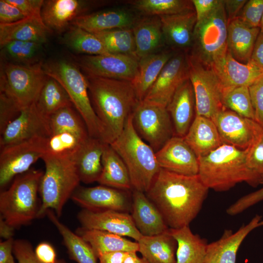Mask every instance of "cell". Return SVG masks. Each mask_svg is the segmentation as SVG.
<instances>
[{"instance_id": "58", "label": "cell", "mask_w": 263, "mask_h": 263, "mask_svg": "<svg viewBox=\"0 0 263 263\" xmlns=\"http://www.w3.org/2000/svg\"><path fill=\"white\" fill-rule=\"evenodd\" d=\"M13 238L5 240L0 243V263H16L13 253Z\"/></svg>"}, {"instance_id": "13", "label": "cell", "mask_w": 263, "mask_h": 263, "mask_svg": "<svg viewBox=\"0 0 263 263\" xmlns=\"http://www.w3.org/2000/svg\"><path fill=\"white\" fill-rule=\"evenodd\" d=\"M77 66L86 76L132 82L138 70V60L122 54L84 55L77 58Z\"/></svg>"}, {"instance_id": "20", "label": "cell", "mask_w": 263, "mask_h": 263, "mask_svg": "<svg viewBox=\"0 0 263 263\" xmlns=\"http://www.w3.org/2000/svg\"><path fill=\"white\" fill-rule=\"evenodd\" d=\"M224 90L240 86L249 87L263 77V69L251 61L242 63L230 52L214 61L210 66Z\"/></svg>"}, {"instance_id": "35", "label": "cell", "mask_w": 263, "mask_h": 263, "mask_svg": "<svg viewBox=\"0 0 263 263\" xmlns=\"http://www.w3.org/2000/svg\"><path fill=\"white\" fill-rule=\"evenodd\" d=\"M169 231L177 244L176 263H204L208 244L205 239L194 234L189 226Z\"/></svg>"}, {"instance_id": "39", "label": "cell", "mask_w": 263, "mask_h": 263, "mask_svg": "<svg viewBox=\"0 0 263 263\" xmlns=\"http://www.w3.org/2000/svg\"><path fill=\"white\" fill-rule=\"evenodd\" d=\"M64 44L72 51L85 55L109 54L96 36L80 27L71 25L63 37Z\"/></svg>"}, {"instance_id": "34", "label": "cell", "mask_w": 263, "mask_h": 263, "mask_svg": "<svg viewBox=\"0 0 263 263\" xmlns=\"http://www.w3.org/2000/svg\"><path fill=\"white\" fill-rule=\"evenodd\" d=\"M76 233L91 245L97 259L100 255L109 252L138 251L137 242L117 234L82 227L77 229Z\"/></svg>"}, {"instance_id": "18", "label": "cell", "mask_w": 263, "mask_h": 263, "mask_svg": "<svg viewBox=\"0 0 263 263\" xmlns=\"http://www.w3.org/2000/svg\"><path fill=\"white\" fill-rule=\"evenodd\" d=\"M126 191L103 185L78 187L71 198L85 209L127 212L132 209V203Z\"/></svg>"}, {"instance_id": "17", "label": "cell", "mask_w": 263, "mask_h": 263, "mask_svg": "<svg viewBox=\"0 0 263 263\" xmlns=\"http://www.w3.org/2000/svg\"><path fill=\"white\" fill-rule=\"evenodd\" d=\"M77 218L81 227L105 231L138 241L142 235L136 228L131 215L113 210H92L83 208Z\"/></svg>"}, {"instance_id": "42", "label": "cell", "mask_w": 263, "mask_h": 263, "mask_svg": "<svg viewBox=\"0 0 263 263\" xmlns=\"http://www.w3.org/2000/svg\"><path fill=\"white\" fill-rule=\"evenodd\" d=\"M94 34L109 53L135 57V45L132 28H118Z\"/></svg>"}, {"instance_id": "8", "label": "cell", "mask_w": 263, "mask_h": 263, "mask_svg": "<svg viewBox=\"0 0 263 263\" xmlns=\"http://www.w3.org/2000/svg\"><path fill=\"white\" fill-rule=\"evenodd\" d=\"M227 20L224 1L208 16L197 21L191 48L188 54L211 66L227 52Z\"/></svg>"}, {"instance_id": "31", "label": "cell", "mask_w": 263, "mask_h": 263, "mask_svg": "<svg viewBox=\"0 0 263 263\" xmlns=\"http://www.w3.org/2000/svg\"><path fill=\"white\" fill-rule=\"evenodd\" d=\"M260 28L251 27L238 18L227 23V49L232 56L242 63L250 60Z\"/></svg>"}, {"instance_id": "32", "label": "cell", "mask_w": 263, "mask_h": 263, "mask_svg": "<svg viewBox=\"0 0 263 263\" xmlns=\"http://www.w3.org/2000/svg\"><path fill=\"white\" fill-rule=\"evenodd\" d=\"M175 51H160L138 61L137 76L132 82L138 98L142 101Z\"/></svg>"}, {"instance_id": "21", "label": "cell", "mask_w": 263, "mask_h": 263, "mask_svg": "<svg viewBox=\"0 0 263 263\" xmlns=\"http://www.w3.org/2000/svg\"><path fill=\"white\" fill-rule=\"evenodd\" d=\"M262 226L263 218L257 214L235 232L225 229L219 240L207 244L204 263H236L237 252L244 240L251 232Z\"/></svg>"}, {"instance_id": "61", "label": "cell", "mask_w": 263, "mask_h": 263, "mask_svg": "<svg viewBox=\"0 0 263 263\" xmlns=\"http://www.w3.org/2000/svg\"><path fill=\"white\" fill-rule=\"evenodd\" d=\"M123 263H148L143 258H139L136 252H129Z\"/></svg>"}, {"instance_id": "11", "label": "cell", "mask_w": 263, "mask_h": 263, "mask_svg": "<svg viewBox=\"0 0 263 263\" xmlns=\"http://www.w3.org/2000/svg\"><path fill=\"white\" fill-rule=\"evenodd\" d=\"M189 78L195 99V115L212 118L224 109L222 88L211 67L204 65L188 53Z\"/></svg>"}, {"instance_id": "56", "label": "cell", "mask_w": 263, "mask_h": 263, "mask_svg": "<svg viewBox=\"0 0 263 263\" xmlns=\"http://www.w3.org/2000/svg\"><path fill=\"white\" fill-rule=\"evenodd\" d=\"M227 23L237 18L247 0H223Z\"/></svg>"}, {"instance_id": "48", "label": "cell", "mask_w": 263, "mask_h": 263, "mask_svg": "<svg viewBox=\"0 0 263 263\" xmlns=\"http://www.w3.org/2000/svg\"><path fill=\"white\" fill-rule=\"evenodd\" d=\"M21 110L14 100L3 92L0 93V133L19 114Z\"/></svg>"}, {"instance_id": "49", "label": "cell", "mask_w": 263, "mask_h": 263, "mask_svg": "<svg viewBox=\"0 0 263 263\" xmlns=\"http://www.w3.org/2000/svg\"><path fill=\"white\" fill-rule=\"evenodd\" d=\"M262 201H263V187L242 196L230 205L226 209V211L229 215H236Z\"/></svg>"}, {"instance_id": "52", "label": "cell", "mask_w": 263, "mask_h": 263, "mask_svg": "<svg viewBox=\"0 0 263 263\" xmlns=\"http://www.w3.org/2000/svg\"><path fill=\"white\" fill-rule=\"evenodd\" d=\"M17 7L26 17H41V12L44 0H6Z\"/></svg>"}, {"instance_id": "55", "label": "cell", "mask_w": 263, "mask_h": 263, "mask_svg": "<svg viewBox=\"0 0 263 263\" xmlns=\"http://www.w3.org/2000/svg\"><path fill=\"white\" fill-rule=\"evenodd\" d=\"M35 253L38 260L42 263H58L56 251L52 245L48 243L42 242L38 244Z\"/></svg>"}, {"instance_id": "60", "label": "cell", "mask_w": 263, "mask_h": 263, "mask_svg": "<svg viewBox=\"0 0 263 263\" xmlns=\"http://www.w3.org/2000/svg\"><path fill=\"white\" fill-rule=\"evenodd\" d=\"M15 227L8 224L0 216V236L5 240L13 238Z\"/></svg>"}, {"instance_id": "40", "label": "cell", "mask_w": 263, "mask_h": 263, "mask_svg": "<svg viewBox=\"0 0 263 263\" xmlns=\"http://www.w3.org/2000/svg\"><path fill=\"white\" fill-rule=\"evenodd\" d=\"M73 107H64L49 117L51 135L69 132L75 134L83 141L89 136L83 120Z\"/></svg>"}, {"instance_id": "38", "label": "cell", "mask_w": 263, "mask_h": 263, "mask_svg": "<svg viewBox=\"0 0 263 263\" xmlns=\"http://www.w3.org/2000/svg\"><path fill=\"white\" fill-rule=\"evenodd\" d=\"M35 104L38 111L48 117L62 108L73 106L69 94L63 86L49 76Z\"/></svg>"}, {"instance_id": "19", "label": "cell", "mask_w": 263, "mask_h": 263, "mask_svg": "<svg viewBox=\"0 0 263 263\" xmlns=\"http://www.w3.org/2000/svg\"><path fill=\"white\" fill-rule=\"evenodd\" d=\"M155 155L161 169L185 175L198 174V158L183 137L173 136Z\"/></svg>"}, {"instance_id": "9", "label": "cell", "mask_w": 263, "mask_h": 263, "mask_svg": "<svg viewBox=\"0 0 263 263\" xmlns=\"http://www.w3.org/2000/svg\"><path fill=\"white\" fill-rule=\"evenodd\" d=\"M1 70L0 92L11 97L21 110L36 102L48 77L41 61L29 65L8 62Z\"/></svg>"}, {"instance_id": "7", "label": "cell", "mask_w": 263, "mask_h": 263, "mask_svg": "<svg viewBox=\"0 0 263 263\" xmlns=\"http://www.w3.org/2000/svg\"><path fill=\"white\" fill-rule=\"evenodd\" d=\"M43 171L30 169L17 176L6 190L0 194V216L17 227L37 218L40 208L38 192Z\"/></svg>"}, {"instance_id": "27", "label": "cell", "mask_w": 263, "mask_h": 263, "mask_svg": "<svg viewBox=\"0 0 263 263\" xmlns=\"http://www.w3.org/2000/svg\"><path fill=\"white\" fill-rule=\"evenodd\" d=\"M137 20L130 11L110 10L82 15L76 18L71 25L95 34L114 29L132 28Z\"/></svg>"}, {"instance_id": "1", "label": "cell", "mask_w": 263, "mask_h": 263, "mask_svg": "<svg viewBox=\"0 0 263 263\" xmlns=\"http://www.w3.org/2000/svg\"><path fill=\"white\" fill-rule=\"evenodd\" d=\"M209 188L198 175L189 176L160 169L145 193L169 228L189 226L199 213Z\"/></svg>"}, {"instance_id": "44", "label": "cell", "mask_w": 263, "mask_h": 263, "mask_svg": "<svg viewBox=\"0 0 263 263\" xmlns=\"http://www.w3.org/2000/svg\"><path fill=\"white\" fill-rule=\"evenodd\" d=\"M42 43L16 40L8 42L2 48L6 54L16 61L25 65L37 63L35 59L40 51Z\"/></svg>"}, {"instance_id": "3", "label": "cell", "mask_w": 263, "mask_h": 263, "mask_svg": "<svg viewBox=\"0 0 263 263\" xmlns=\"http://www.w3.org/2000/svg\"><path fill=\"white\" fill-rule=\"evenodd\" d=\"M248 150L223 144L198 158V176L206 186L216 191L228 190L242 182L257 187L247 165Z\"/></svg>"}, {"instance_id": "33", "label": "cell", "mask_w": 263, "mask_h": 263, "mask_svg": "<svg viewBox=\"0 0 263 263\" xmlns=\"http://www.w3.org/2000/svg\"><path fill=\"white\" fill-rule=\"evenodd\" d=\"M169 230L154 236L142 235L137 241L138 252L148 263H176L177 244Z\"/></svg>"}, {"instance_id": "22", "label": "cell", "mask_w": 263, "mask_h": 263, "mask_svg": "<svg viewBox=\"0 0 263 263\" xmlns=\"http://www.w3.org/2000/svg\"><path fill=\"white\" fill-rule=\"evenodd\" d=\"M159 18L165 44L174 51L188 53L192 45L197 23L194 10Z\"/></svg>"}, {"instance_id": "4", "label": "cell", "mask_w": 263, "mask_h": 263, "mask_svg": "<svg viewBox=\"0 0 263 263\" xmlns=\"http://www.w3.org/2000/svg\"><path fill=\"white\" fill-rule=\"evenodd\" d=\"M42 159L45 170L40 182L41 201L37 218L43 216L48 210H53L59 217L81 181L71 154L46 153Z\"/></svg>"}, {"instance_id": "10", "label": "cell", "mask_w": 263, "mask_h": 263, "mask_svg": "<svg viewBox=\"0 0 263 263\" xmlns=\"http://www.w3.org/2000/svg\"><path fill=\"white\" fill-rule=\"evenodd\" d=\"M132 122L137 134L155 152L174 136L171 119L164 106L140 101L132 114Z\"/></svg>"}, {"instance_id": "54", "label": "cell", "mask_w": 263, "mask_h": 263, "mask_svg": "<svg viewBox=\"0 0 263 263\" xmlns=\"http://www.w3.org/2000/svg\"><path fill=\"white\" fill-rule=\"evenodd\" d=\"M221 1L222 0H192L197 21L210 15Z\"/></svg>"}, {"instance_id": "41", "label": "cell", "mask_w": 263, "mask_h": 263, "mask_svg": "<svg viewBox=\"0 0 263 263\" xmlns=\"http://www.w3.org/2000/svg\"><path fill=\"white\" fill-rule=\"evenodd\" d=\"M146 16H162L194 10L192 0H135L129 2Z\"/></svg>"}, {"instance_id": "51", "label": "cell", "mask_w": 263, "mask_h": 263, "mask_svg": "<svg viewBox=\"0 0 263 263\" xmlns=\"http://www.w3.org/2000/svg\"><path fill=\"white\" fill-rule=\"evenodd\" d=\"M13 254L18 263H42L36 257L31 244L24 240L14 241Z\"/></svg>"}, {"instance_id": "29", "label": "cell", "mask_w": 263, "mask_h": 263, "mask_svg": "<svg viewBox=\"0 0 263 263\" xmlns=\"http://www.w3.org/2000/svg\"><path fill=\"white\" fill-rule=\"evenodd\" d=\"M132 29L135 41V55L138 61L160 51L165 44L158 16H146L137 19Z\"/></svg>"}, {"instance_id": "12", "label": "cell", "mask_w": 263, "mask_h": 263, "mask_svg": "<svg viewBox=\"0 0 263 263\" xmlns=\"http://www.w3.org/2000/svg\"><path fill=\"white\" fill-rule=\"evenodd\" d=\"M47 137L36 136L0 148V187L3 188L13 178L28 170L46 152Z\"/></svg>"}, {"instance_id": "14", "label": "cell", "mask_w": 263, "mask_h": 263, "mask_svg": "<svg viewBox=\"0 0 263 263\" xmlns=\"http://www.w3.org/2000/svg\"><path fill=\"white\" fill-rule=\"evenodd\" d=\"M212 119L223 143L241 150L249 149L263 135V127L256 121L240 115L225 108Z\"/></svg>"}, {"instance_id": "25", "label": "cell", "mask_w": 263, "mask_h": 263, "mask_svg": "<svg viewBox=\"0 0 263 263\" xmlns=\"http://www.w3.org/2000/svg\"><path fill=\"white\" fill-rule=\"evenodd\" d=\"M105 143L89 136L71 154L81 182H97L102 172V158Z\"/></svg>"}, {"instance_id": "57", "label": "cell", "mask_w": 263, "mask_h": 263, "mask_svg": "<svg viewBox=\"0 0 263 263\" xmlns=\"http://www.w3.org/2000/svg\"><path fill=\"white\" fill-rule=\"evenodd\" d=\"M263 69V32L260 30L249 60Z\"/></svg>"}, {"instance_id": "47", "label": "cell", "mask_w": 263, "mask_h": 263, "mask_svg": "<svg viewBox=\"0 0 263 263\" xmlns=\"http://www.w3.org/2000/svg\"><path fill=\"white\" fill-rule=\"evenodd\" d=\"M263 14V0H249L237 18L249 27L260 28Z\"/></svg>"}, {"instance_id": "46", "label": "cell", "mask_w": 263, "mask_h": 263, "mask_svg": "<svg viewBox=\"0 0 263 263\" xmlns=\"http://www.w3.org/2000/svg\"><path fill=\"white\" fill-rule=\"evenodd\" d=\"M246 163L257 186L263 185V135L248 149Z\"/></svg>"}, {"instance_id": "5", "label": "cell", "mask_w": 263, "mask_h": 263, "mask_svg": "<svg viewBox=\"0 0 263 263\" xmlns=\"http://www.w3.org/2000/svg\"><path fill=\"white\" fill-rule=\"evenodd\" d=\"M43 68L47 76L55 79L65 89L83 120L89 136L108 144L106 129L91 101L86 77L79 67L68 60L59 59L43 64Z\"/></svg>"}, {"instance_id": "62", "label": "cell", "mask_w": 263, "mask_h": 263, "mask_svg": "<svg viewBox=\"0 0 263 263\" xmlns=\"http://www.w3.org/2000/svg\"><path fill=\"white\" fill-rule=\"evenodd\" d=\"M260 28V30L263 32V14L261 21Z\"/></svg>"}, {"instance_id": "24", "label": "cell", "mask_w": 263, "mask_h": 263, "mask_svg": "<svg viewBox=\"0 0 263 263\" xmlns=\"http://www.w3.org/2000/svg\"><path fill=\"white\" fill-rule=\"evenodd\" d=\"M166 108L172 122L174 136L184 137L195 116V96L189 78L179 86Z\"/></svg>"}, {"instance_id": "45", "label": "cell", "mask_w": 263, "mask_h": 263, "mask_svg": "<svg viewBox=\"0 0 263 263\" xmlns=\"http://www.w3.org/2000/svg\"><path fill=\"white\" fill-rule=\"evenodd\" d=\"M83 141L69 132L53 134L46 139V153L55 155L72 154Z\"/></svg>"}, {"instance_id": "28", "label": "cell", "mask_w": 263, "mask_h": 263, "mask_svg": "<svg viewBox=\"0 0 263 263\" xmlns=\"http://www.w3.org/2000/svg\"><path fill=\"white\" fill-rule=\"evenodd\" d=\"M183 138L198 158L208 154L224 144L213 120L201 115H195Z\"/></svg>"}, {"instance_id": "15", "label": "cell", "mask_w": 263, "mask_h": 263, "mask_svg": "<svg viewBox=\"0 0 263 263\" xmlns=\"http://www.w3.org/2000/svg\"><path fill=\"white\" fill-rule=\"evenodd\" d=\"M188 78V53L175 51L143 100L167 107L176 90Z\"/></svg>"}, {"instance_id": "26", "label": "cell", "mask_w": 263, "mask_h": 263, "mask_svg": "<svg viewBox=\"0 0 263 263\" xmlns=\"http://www.w3.org/2000/svg\"><path fill=\"white\" fill-rule=\"evenodd\" d=\"M131 210L134 223L143 236L158 235L169 228L160 211L144 192L133 190Z\"/></svg>"}, {"instance_id": "30", "label": "cell", "mask_w": 263, "mask_h": 263, "mask_svg": "<svg viewBox=\"0 0 263 263\" xmlns=\"http://www.w3.org/2000/svg\"><path fill=\"white\" fill-rule=\"evenodd\" d=\"M51 32L41 17H26L15 22L0 24V48L9 42L16 40L43 44Z\"/></svg>"}, {"instance_id": "2", "label": "cell", "mask_w": 263, "mask_h": 263, "mask_svg": "<svg viewBox=\"0 0 263 263\" xmlns=\"http://www.w3.org/2000/svg\"><path fill=\"white\" fill-rule=\"evenodd\" d=\"M85 76L92 105L110 144L122 132L140 101L131 81Z\"/></svg>"}, {"instance_id": "36", "label": "cell", "mask_w": 263, "mask_h": 263, "mask_svg": "<svg viewBox=\"0 0 263 263\" xmlns=\"http://www.w3.org/2000/svg\"><path fill=\"white\" fill-rule=\"evenodd\" d=\"M102 164V170L97 181L101 185L124 190L132 188L127 168L110 144L105 145Z\"/></svg>"}, {"instance_id": "59", "label": "cell", "mask_w": 263, "mask_h": 263, "mask_svg": "<svg viewBox=\"0 0 263 263\" xmlns=\"http://www.w3.org/2000/svg\"><path fill=\"white\" fill-rule=\"evenodd\" d=\"M129 252L115 251L100 255L98 259L99 263H123Z\"/></svg>"}, {"instance_id": "16", "label": "cell", "mask_w": 263, "mask_h": 263, "mask_svg": "<svg viewBox=\"0 0 263 263\" xmlns=\"http://www.w3.org/2000/svg\"><path fill=\"white\" fill-rule=\"evenodd\" d=\"M51 135L49 117L38 109L35 103L22 109L0 134V148L36 136Z\"/></svg>"}, {"instance_id": "23", "label": "cell", "mask_w": 263, "mask_h": 263, "mask_svg": "<svg viewBox=\"0 0 263 263\" xmlns=\"http://www.w3.org/2000/svg\"><path fill=\"white\" fill-rule=\"evenodd\" d=\"M89 2L79 0H44L41 16L46 26L52 32L63 31L78 17L86 14Z\"/></svg>"}, {"instance_id": "50", "label": "cell", "mask_w": 263, "mask_h": 263, "mask_svg": "<svg viewBox=\"0 0 263 263\" xmlns=\"http://www.w3.org/2000/svg\"><path fill=\"white\" fill-rule=\"evenodd\" d=\"M255 120L263 127V77L249 86Z\"/></svg>"}, {"instance_id": "43", "label": "cell", "mask_w": 263, "mask_h": 263, "mask_svg": "<svg viewBox=\"0 0 263 263\" xmlns=\"http://www.w3.org/2000/svg\"><path fill=\"white\" fill-rule=\"evenodd\" d=\"M248 87L240 86L223 90V104L226 109L242 116L255 120L254 111Z\"/></svg>"}, {"instance_id": "6", "label": "cell", "mask_w": 263, "mask_h": 263, "mask_svg": "<svg viewBox=\"0 0 263 263\" xmlns=\"http://www.w3.org/2000/svg\"><path fill=\"white\" fill-rule=\"evenodd\" d=\"M110 145L125 163L133 190L147 192L161 168L155 152L134 130L132 114L122 132Z\"/></svg>"}, {"instance_id": "53", "label": "cell", "mask_w": 263, "mask_h": 263, "mask_svg": "<svg viewBox=\"0 0 263 263\" xmlns=\"http://www.w3.org/2000/svg\"><path fill=\"white\" fill-rule=\"evenodd\" d=\"M25 18V16L17 7L6 0H0V24L15 22Z\"/></svg>"}, {"instance_id": "37", "label": "cell", "mask_w": 263, "mask_h": 263, "mask_svg": "<svg viewBox=\"0 0 263 263\" xmlns=\"http://www.w3.org/2000/svg\"><path fill=\"white\" fill-rule=\"evenodd\" d=\"M46 215L62 236L69 255L72 260L77 263H97V258L87 242L60 222L53 210H48Z\"/></svg>"}]
</instances>
